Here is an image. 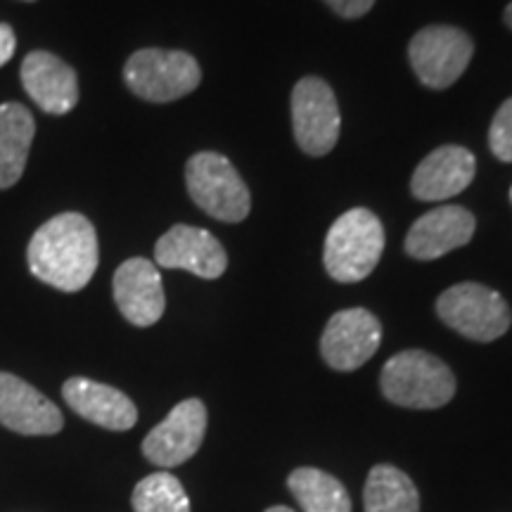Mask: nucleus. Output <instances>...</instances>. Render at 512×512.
Listing matches in <instances>:
<instances>
[{
  "label": "nucleus",
  "mask_w": 512,
  "mask_h": 512,
  "mask_svg": "<svg viewBox=\"0 0 512 512\" xmlns=\"http://www.w3.org/2000/svg\"><path fill=\"white\" fill-rule=\"evenodd\" d=\"M98 233L83 214L53 216L29 242V271L60 292H79L98 271Z\"/></svg>",
  "instance_id": "f257e3e1"
},
{
  "label": "nucleus",
  "mask_w": 512,
  "mask_h": 512,
  "mask_svg": "<svg viewBox=\"0 0 512 512\" xmlns=\"http://www.w3.org/2000/svg\"><path fill=\"white\" fill-rule=\"evenodd\" d=\"M380 387L396 406L432 411L446 406L456 396V377L441 358L420 349H408L384 363Z\"/></svg>",
  "instance_id": "f03ea898"
},
{
  "label": "nucleus",
  "mask_w": 512,
  "mask_h": 512,
  "mask_svg": "<svg viewBox=\"0 0 512 512\" xmlns=\"http://www.w3.org/2000/svg\"><path fill=\"white\" fill-rule=\"evenodd\" d=\"M384 252V228L370 209L356 207L332 223L325 235L323 264L337 283H358L375 271Z\"/></svg>",
  "instance_id": "7ed1b4c3"
},
{
  "label": "nucleus",
  "mask_w": 512,
  "mask_h": 512,
  "mask_svg": "<svg viewBox=\"0 0 512 512\" xmlns=\"http://www.w3.org/2000/svg\"><path fill=\"white\" fill-rule=\"evenodd\" d=\"M185 185L192 202L211 219L240 223L247 219L252 197L238 169L219 152H197L185 166Z\"/></svg>",
  "instance_id": "20e7f679"
},
{
  "label": "nucleus",
  "mask_w": 512,
  "mask_h": 512,
  "mask_svg": "<svg viewBox=\"0 0 512 512\" xmlns=\"http://www.w3.org/2000/svg\"><path fill=\"white\" fill-rule=\"evenodd\" d=\"M124 81L133 95L147 102L185 98L200 86V64L183 50L145 48L128 57Z\"/></svg>",
  "instance_id": "39448f33"
},
{
  "label": "nucleus",
  "mask_w": 512,
  "mask_h": 512,
  "mask_svg": "<svg viewBox=\"0 0 512 512\" xmlns=\"http://www.w3.org/2000/svg\"><path fill=\"white\" fill-rule=\"evenodd\" d=\"M437 313L448 328L472 342H494L512 323L508 302L496 290L479 283L448 287L437 299Z\"/></svg>",
  "instance_id": "423d86ee"
},
{
  "label": "nucleus",
  "mask_w": 512,
  "mask_h": 512,
  "mask_svg": "<svg viewBox=\"0 0 512 512\" xmlns=\"http://www.w3.org/2000/svg\"><path fill=\"white\" fill-rule=\"evenodd\" d=\"M472 53V38L456 27H427L408 46L415 76L434 91L453 86L465 74Z\"/></svg>",
  "instance_id": "0eeeda50"
},
{
  "label": "nucleus",
  "mask_w": 512,
  "mask_h": 512,
  "mask_svg": "<svg viewBox=\"0 0 512 512\" xmlns=\"http://www.w3.org/2000/svg\"><path fill=\"white\" fill-rule=\"evenodd\" d=\"M294 138L306 155L323 157L337 145L339 105L332 88L318 76H306L292 91Z\"/></svg>",
  "instance_id": "6e6552de"
},
{
  "label": "nucleus",
  "mask_w": 512,
  "mask_h": 512,
  "mask_svg": "<svg viewBox=\"0 0 512 512\" xmlns=\"http://www.w3.org/2000/svg\"><path fill=\"white\" fill-rule=\"evenodd\" d=\"M382 342V325L366 309L337 311L320 339V354L330 368L351 373L375 356Z\"/></svg>",
  "instance_id": "1a4fd4ad"
},
{
  "label": "nucleus",
  "mask_w": 512,
  "mask_h": 512,
  "mask_svg": "<svg viewBox=\"0 0 512 512\" xmlns=\"http://www.w3.org/2000/svg\"><path fill=\"white\" fill-rule=\"evenodd\" d=\"M207 432V406L185 399L143 441V453L157 467H178L200 451Z\"/></svg>",
  "instance_id": "9d476101"
},
{
  "label": "nucleus",
  "mask_w": 512,
  "mask_h": 512,
  "mask_svg": "<svg viewBox=\"0 0 512 512\" xmlns=\"http://www.w3.org/2000/svg\"><path fill=\"white\" fill-rule=\"evenodd\" d=\"M157 266L162 268H181L197 278L216 280L226 273L228 254L226 249L209 230L183 226L178 223L166 230L155 247Z\"/></svg>",
  "instance_id": "9b49d317"
},
{
  "label": "nucleus",
  "mask_w": 512,
  "mask_h": 512,
  "mask_svg": "<svg viewBox=\"0 0 512 512\" xmlns=\"http://www.w3.org/2000/svg\"><path fill=\"white\" fill-rule=\"evenodd\" d=\"M112 290L121 316L136 328H150L164 316L166 297L162 275L150 259L136 256L124 261L114 273Z\"/></svg>",
  "instance_id": "f8f14e48"
},
{
  "label": "nucleus",
  "mask_w": 512,
  "mask_h": 512,
  "mask_svg": "<svg viewBox=\"0 0 512 512\" xmlns=\"http://www.w3.org/2000/svg\"><path fill=\"white\" fill-rule=\"evenodd\" d=\"M0 425L24 437H50L64 427L48 396L12 373H0Z\"/></svg>",
  "instance_id": "ddd939ff"
},
{
  "label": "nucleus",
  "mask_w": 512,
  "mask_h": 512,
  "mask_svg": "<svg viewBox=\"0 0 512 512\" xmlns=\"http://www.w3.org/2000/svg\"><path fill=\"white\" fill-rule=\"evenodd\" d=\"M22 83L31 100L48 114L72 112L79 102V79L67 62L46 50H34L22 62Z\"/></svg>",
  "instance_id": "4468645a"
},
{
  "label": "nucleus",
  "mask_w": 512,
  "mask_h": 512,
  "mask_svg": "<svg viewBox=\"0 0 512 512\" xmlns=\"http://www.w3.org/2000/svg\"><path fill=\"white\" fill-rule=\"evenodd\" d=\"M475 216L463 207L444 204L420 216L408 230L406 252L418 261H432L465 247L475 235Z\"/></svg>",
  "instance_id": "2eb2a0df"
},
{
  "label": "nucleus",
  "mask_w": 512,
  "mask_h": 512,
  "mask_svg": "<svg viewBox=\"0 0 512 512\" xmlns=\"http://www.w3.org/2000/svg\"><path fill=\"white\" fill-rule=\"evenodd\" d=\"M67 406L83 420L112 432H126L138 422L136 403L124 392L88 377H69L62 387Z\"/></svg>",
  "instance_id": "dca6fc26"
},
{
  "label": "nucleus",
  "mask_w": 512,
  "mask_h": 512,
  "mask_svg": "<svg viewBox=\"0 0 512 512\" xmlns=\"http://www.w3.org/2000/svg\"><path fill=\"white\" fill-rule=\"evenodd\" d=\"M477 159L460 145H444L427 155L415 169L411 190L422 202L451 200L472 183Z\"/></svg>",
  "instance_id": "f3484780"
},
{
  "label": "nucleus",
  "mask_w": 512,
  "mask_h": 512,
  "mask_svg": "<svg viewBox=\"0 0 512 512\" xmlns=\"http://www.w3.org/2000/svg\"><path fill=\"white\" fill-rule=\"evenodd\" d=\"M36 136V121L19 102L0 105V190L19 183L27 169L31 143Z\"/></svg>",
  "instance_id": "a211bd4d"
},
{
  "label": "nucleus",
  "mask_w": 512,
  "mask_h": 512,
  "mask_svg": "<svg viewBox=\"0 0 512 512\" xmlns=\"http://www.w3.org/2000/svg\"><path fill=\"white\" fill-rule=\"evenodd\" d=\"M366 512H420L413 479L394 465H375L363 489Z\"/></svg>",
  "instance_id": "6ab92c4d"
},
{
  "label": "nucleus",
  "mask_w": 512,
  "mask_h": 512,
  "mask_svg": "<svg viewBox=\"0 0 512 512\" xmlns=\"http://www.w3.org/2000/svg\"><path fill=\"white\" fill-rule=\"evenodd\" d=\"M287 486L304 512H351L344 484L316 467H297L287 477Z\"/></svg>",
  "instance_id": "aec40b11"
},
{
  "label": "nucleus",
  "mask_w": 512,
  "mask_h": 512,
  "mask_svg": "<svg viewBox=\"0 0 512 512\" xmlns=\"http://www.w3.org/2000/svg\"><path fill=\"white\" fill-rule=\"evenodd\" d=\"M136 512H190V498L171 472H155L133 489Z\"/></svg>",
  "instance_id": "412c9836"
},
{
  "label": "nucleus",
  "mask_w": 512,
  "mask_h": 512,
  "mask_svg": "<svg viewBox=\"0 0 512 512\" xmlns=\"http://www.w3.org/2000/svg\"><path fill=\"white\" fill-rule=\"evenodd\" d=\"M489 147L501 162H512V98L498 107L489 128Z\"/></svg>",
  "instance_id": "4be33fe9"
},
{
  "label": "nucleus",
  "mask_w": 512,
  "mask_h": 512,
  "mask_svg": "<svg viewBox=\"0 0 512 512\" xmlns=\"http://www.w3.org/2000/svg\"><path fill=\"white\" fill-rule=\"evenodd\" d=\"M325 3H328L339 17L358 19V17L366 15L370 8H373L375 0H325Z\"/></svg>",
  "instance_id": "5701e85b"
},
{
  "label": "nucleus",
  "mask_w": 512,
  "mask_h": 512,
  "mask_svg": "<svg viewBox=\"0 0 512 512\" xmlns=\"http://www.w3.org/2000/svg\"><path fill=\"white\" fill-rule=\"evenodd\" d=\"M15 48H17L15 31H12L10 24L0 22V67L12 60V55H15Z\"/></svg>",
  "instance_id": "b1692460"
},
{
  "label": "nucleus",
  "mask_w": 512,
  "mask_h": 512,
  "mask_svg": "<svg viewBox=\"0 0 512 512\" xmlns=\"http://www.w3.org/2000/svg\"><path fill=\"white\" fill-rule=\"evenodd\" d=\"M503 19H505V24H508V27L512 29V3L508 5V8H505V15H503Z\"/></svg>",
  "instance_id": "393cba45"
},
{
  "label": "nucleus",
  "mask_w": 512,
  "mask_h": 512,
  "mask_svg": "<svg viewBox=\"0 0 512 512\" xmlns=\"http://www.w3.org/2000/svg\"><path fill=\"white\" fill-rule=\"evenodd\" d=\"M266 512H294V510L287 508V505H273V508H268Z\"/></svg>",
  "instance_id": "a878e982"
},
{
  "label": "nucleus",
  "mask_w": 512,
  "mask_h": 512,
  "mask_svg": "<svg viewBox=\"0 0 512 512\" xmlns=\"http://www.w3.org/2000/svg\"><path fill=\"white\" fill-rule=\"evenodd\" d=\"M510 202H512V188H510Z\"/></svg>",
  "instance_id": "bb28decb"
}]
</instances>
